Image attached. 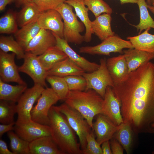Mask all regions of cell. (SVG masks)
Returning a JSON list of instances; mask_svg holds the SVG:
<instances>
[{
    "mask_svg": "<svg viewBox=\"0 0 154 154\" xmlns=\"http://www.w3.org/2000/svg\"><path fill=\"white\" fill-rule=\"evenodd\" d=\"M112 88L120 103L123 122L136 133H154V63L144 64Z\"/></svg>",
    "mask_w": 154,
    "mask_h": 154,
    "instance_id": "cell-1",
    "label": "cell"
},
{
    "mask_svg": "<svg viewBox=\"0 0 154 154\" xmlns=\"http://www.w3.org/2000/svg\"><path fill=\"white\" fill-rule=\"evenodd\" d=\"M50 136L64 154H81L82 151L75 132L66 116L53 105L48 113Z\"/></svg>",
    "mask_w": 154,
    "mask_h": 154,
    "instance_id": "cell-2",
    "label": "cell"
},
{
    "mask_svg": "<svg viewBox=\"0 0 154 154\" xmlns=\"http://www.w3.org/2000/svg\"><path fill=\"white\" fill-rule=\"evenodd\" d=\"M103 98L95 91H69L65 103L80 113L92 129L94 117L102 114Z\"/></svg>",
    "mask_w": 154,
    "mask_h": 154,
    "instance_id": "cell-3",
    "label": "cell"
},
{
    "mask_svg": "<svg viewBox=\"0 0 154 154\" xmlns=\"http://www.w3.org/2000/svg\"><path fill=\"white\" fill-rule=\"evenodd\" d=\"M73 7L63 2L55 9L62 16L64 23V38L68 42L79 44L84 41V36L80 33L85 28L83 23L79 21L73 11Z\"/></svg>",
    "mask_w": 154,
    "mask_h": 154,
    "instance_id": "cell-4",
    "label": "cell"
},
{
    "mask_svg": "<svg viewBox=\"0 0 154 154\" xmlns=\"http://www.w3.org/2000/svg\"><path fill=\"white\" fill-rule=\"evenodd\" d=\"M106 60L101 58L100 66L96 70L91 72H85L83 76L86 82L84 91L92 89L104 98L107 87L113 88L114 84L106 66Z\"/></svg>",
    "mask_w": 154,
    "mask_h": 154,
    "instance_id": "cell-5",
    "label": "cell"
},
{
    "mask_svg": "<svg viewBox=\"0 0 154 154\" xmlns=\"http://www.w3.org/2000/svg\"><path fill=\"white\" fill-rule=\"evenodd\" d=\"M44 88L40 85L34 84L32 87L27 89L22 94L16 104L18 116L15 124L26 123L32 120L31 113L33 105L38 100Z\"/></svg>",
    "mask_w": 154,
    "mask_h": 154,
    "instance_id": "cell-6",
    "label": "cell"
},
{
    "mask_svg": "<svg viewBox=\"0 0 154 154\" xmlns=\"http://www.w3.org/2000/svg\"><path fill=\"white\" fill-rule=\"evenodd\" d=\"M56 106L66 116L70 125L78 137L82 151L84 150L87 144V135L92 129L88 121L80 113L65 103Z\"/></svg>",
    "mask_w": 154,
    "mask_h": 154,
    "instance_id": "cell-7",
    "label": "cell"
},
{
    "mask_svg": "<svg viewBox=\"0 0 154 154\" xmlns=\"http://www.w3.org/2000/svg\"><path fill=\"white\" fill-rule=\"evenodd\" d=\"M125 48H134L129 40L123 39L115 35L106 38L96 45L81 47L79 48V52L81 53L92 55L109 56L112 52L123 53V50Z\"/></svg>",
    "mask_w": 154,
    "mask_h": 154,
    "instance_id": "cell-8",
    "label": "cell"
},
{
    "mask_svg": "<svg viewBox=\"0 0 154 154\" xmlns=\"http://www.w3.org/2000/svg\"><path fill=\"white\" fill-rule=\"evenodd\" d=\"M60 99L51 88L46 87L38 100L37 104L31 112L32 120L39 123L49 125V111Z\"/></svg>",
    "mask_w": 154,
    "mask_h": 154,
    "instance_id": "cell-9",
    "label": "cell"
},
{
    "mask_svg": "<svg viewBox=\"0 0 154 154\" xmlns=\"http://www.w3.org/2000/svg\"><path fill=\"white\" fill-rule=\"evenodd\" d=\"M23 64L18 67L19 72L29 76L33 80L34 84L47 87L46 82L48 71L40 62L38 56L30 52H25Z\"/></svg>",
    "mask_w": 154,
    "mask_h": 154,
    "instance_id": "cell-10",
    "label": "cell"
},
{
    "mask_svg": "<svg viewBox=\"0 0 154 154\" xmlns=\"http://www.w3.org/2000/svg\"><path fill=\"white\" fill-rule=\"evenodd\" d=\"M15 54L5 52L0 50V76L5 82H14L18 84H27L19 73L15 62Z\"/></svg>",
    "mask_w": 154,
    "mask_h": 154,
    "instance_id": "cell-11",
    "label": "cell"
},
{
    "mask_svg": "<svg viewBox=\"0 0 154 154\" xmlns=\"http://www.w3.org/2000/svg\"><path fill=\"white\" fill-rule=\"evenodd\" d=\"M14 130L20 137L29 142L44 136H50L49 125L32 120L26 123L15 124Z\"/></svg>",
    "mask_w": 154,
    "mask_h": 154,
    "instance_id": "cell-12",
    "label": "cell"
},
{
    "mask_svg": "<svg viewBox=\"0 0 154 154\" xmlns=\"http://www.w3.org/2000/svg\"><path fill=\"white\" fill-rule=\"evenodd\" d=\"M103 99L102 114L116 125H119L123 122L121 105L111 87H107Z\"/></svg>",
    "mask_w": 154,
    "mask_h": 154,
    "instance_id": "cell-13",
    "label": "cell"
},
{
    "mask_svg": "<svg viewBox=\"0 0 154 154\" xmlns=\"http://www.w3.org/2000/svg\"><path fill=\"white\" fill-rule=\"evenodd\" d=\"M60 13L52 9L42 12L37 22L41 29L51 31L64 38V23Z\"/></svg>",
    "mask_w": 154,
    "mask_h": 154,
    "instance_id": "cell-14",
    "label": "cell"
},
{
    "mask_svg": "<svg viewBox=\"0 0 154 154\" xmlns=\"http://www.w3.org/2000/svg\"><path fill=\"white\" fill-rule=\"evenodd\" d=\"M55 37L50 30L41 29L30 42L25 51L37 56L40 55L51 47L56 45Z\"/></svg>",
    "mask_w": 154,
    "mask_h": 154,
    "instance_id": "cell-15",
    "label": "cell"
},
{
    "mask_svg": "<svg viewBox=\"0 0 154 154\" xmlns=\"http://www.w3.org/2000/svg\"><path fill=\"white\" fill-rule=\"evenodd\" d=\"M56 41V46L64 52L68 57L85 72H91L97 70L100 66L95 62H92L78 54L71 48L64 38H61L52 32Z\"/></svg>",
    "mask_w": 154,
    "mask_h": 154,
    "instance_id": "cell-16",
    "label": "cell"
},
{
    "mask_svg": "<svg viewBox=\"0 0 154 154\" xmlns=\"http://www.w3.org/2000/svg\"><path fill=\"white\" fill-rule=\"evenodd\" d=\"M93 123L92 129L95 133L96 140L101 145L104 142L112 139L119 127L107 116L102 114L97 115Z\"/></svg>",
    "mask_w": 154,
    "mask_h": 154,
    "instance_id": "cell-17",
    "label": "cell"
},
{
    "mask_svg": "<svg viewBox=\"0 0 154 154\" xmlns=\"http://www.w3.org/2000/svg\"><path fill=\"white\" fill-rule=\"evenodd\" d=\"M106 62L114 85L121 83L126 80L129 73L123 54L109 58L106 60Z\"/></svg>",
    "mask_w": 154,
    "mask_h": 154,
    "instance_id": "cell-18",
    "label": "cell"
},
{
    "mask_svg": "<svg viewBox=\"0 0 154 154\" xmlns=\"http://www.w3.org/2000/svg\"><path fill=\"white\" fill-rule=\"evenodd\" d=\"M29 148L30 154H64L51 136H44L30 142Z\"/></svg>",
    "mask_w": 154,
    "mask_h": 154,
    "instance_id": "cell-19",
    "label": "cell"
},
{
    "mask_svg": "<svg viewBox=\"0 0 154 154\" xmlns=\"http://www.w3.org/2000/svg\"><path fill=\"white\" fill-rule=\"evenodd\" d=\"M123 53L128 66L129 73L154 59V53L134 48L123 50Z\"/></svg>",
    "mask_w": 154,
    "mask_h": 154,
    "instance_id": "cell-20",
    "label": "cell"
},
{
    "mask_svg": "<svg viewBox=\"0 0 154 154\" xmlns=\"http://www.w3.org/2000/svg\"><path fill=\"white\" fill-rule=\"evenodd\" d=\"M64 2L74 8L76 16L85 27L84 41L87 42H90L93 33L91 27L92 21L88 16L89 10L86 7L84 0H66Z\"/></svg>",
    "mask_w": 154,
    "mask_h": 154,
    "instance_id": "cell-21",
    "label": "cell"
},
{
    "mask_svg": "<svg viewBox=\"0 0 154 154\" xmlns=\"http://www.w3.org/2000/svg\"><path fill=\"white\" fill-rule=\"evenodd\" d=\"M85 71L69 58L56 64L48 71V75L65 77L72 75H83Z\"/></svg>",
    "mask_w": 154,
    "mask_h": 154,
    "instance_id": "cell-22",
    "label": "cell"
},
{
    "mask_svg": "<svg viewBox=\"0 0 154 154\" xmlns=\"http://www.w3.org/2000/svg\"><path fill=\"white\" fill-rule=\"evenodd\" d=\"M92 21L91 27L93 33L102 41L115 35L112 29L111 14L104 13L95 17Z\"/></svg>",
    "mask_w": 154,
    "mask_h": 154,
    "instance_id": "cell-23",
    "label": "cell"
},
{
    "mask_svg": "<svg viewBox=\"0 0 154 154\" xmlns=\"http://www.w3.org/2000/svg\"><path fill=\"white\" fill-rule=\"evenodd\" d=\"M151 29H147L138 35L128 37L127 38L131 43L134 48L154 54V34L149 33Z\"/></svg>",
    "mask_w": 154,
    "mask_h": 154,
    "instance_id": "cell-24",
    "label": "cell"
},
{
    "mask_svg": "<svg viewBox=\"0 0 154 154\" xmlns=\"http://www.w3.org/2000/svg\"><path fill=\"white\" fill-rule=\"evenodd\" d=\"M42 12L32 2L24 4L22 9L17 14L18 26L21 28L37 21Z\"/></svg>",
    "mask_w": 154,
    "mask_h": 154,
    "instance_id": "cell-25",
    "label": "cell"
},
{
    "mask_svg": "<svg viewBox=\"0 0 154 154\" xmlns=\"http://www.w3.org/2000/svg\"><path fill=\"white\" fill-rule=\"evenodd\" d=\"M68 57L64 52L56 46L50 47L43 54L38 56L40 62L47 71L57 63Z\"/></svg>",
    "mask_w": 154,
    "mask_h": 154,
    "instance_id": "cell-26",
    "label": "cell"
},
{
    "mask_svg": "<svg viewBox=\"0 0 154 154\" xmlns=\"http://www.w3.org/2000/svg\"><path fill=\"white\" fill-rule=\"evenodd\" d=\"M27 89V84L12 85L0 79V99L16 103Z\"/></svg>",
    "mask_w": 154,
    "mask_h": 154,
    "instance_id": "cell-27",
    "label": "cell"
},
{
    "mask_svg": "<svg viewBox=\"0 0 154 154\" xmlns=\"http://www.w3.org/2000/svg\"><path fill=\"white\" fill-rule=\"evenodd\" d=\"M40 29L37 21L35 22L18 29L14 34L16 40L25 50L30 42Z\"/></svg>",
    "mask_w": 154,
    "mask_h": 154,
    "instance_id": "cell-28",
    "label": "cell"
},
{
    "mask_svg": "<svg viewBox=\"0 0 154 154\" xmlns=\"http://www.w3.org/2000/svg\"><path fill=\"white\" fill-rule=\"evenodd\" d=\"M133 132L129 124L123 122L119 125L118 128L113 137L120 143L127 154L130 153L131 151Z\"/></svg>",
    "mask_w": 154,
    "mask_h": 154,
    "instance_id": "cell-29",
    "label": "cell"
},
{
    "mask_svg": "<svg viewBox=\"0 0 154 154\" xmlns=\"http://www.w3.org/2000/svg\"><path fill=\"white\" fill-rule=\"evenodd\" d=\"M0 49L5 52L14 53L19 59H23L25 55V50L12 36H0Z\"/></svg>",
    "mask_w": 154,
    "mask_h": 154,
    "instance_id": "cell-30",
    "label": "cell"
},
{
    "mask_svg": "<svg viewBox=\"0 0 154 154\" xmlns=\"http://www.w3.org/2000/svg\"><path fill=\"white\" fill-rule=\"evenodd\" d=\"M137 4L139 7L140 15L139 23L137 25H133L139 31V34L143 30L147 29H154V21L149 14L147 8V3L145 0H137Z\"/></svg>",
    "mask_w": 154,
    "mask_h": 154,
    "instance_id": "cell-31",
    "label": "cell"
},
{
    "mask_svg": "<svg viewBox=\"0 0 154 154\" xmlns=\"http://www.w3.org/2000/svg\"><path fill=\"white\" fill-rule=\"evenodd\" d=\"M17 13L11 10L7 12L0 18V34H15L18 30Z\"/></svg>",
    "mask_w": 154,
    "mask_h": 154,
    "instance_id": "cell-32",
    "label": "cell"
},
{
    "mask_svg": "<svg viewBox=\"0 0 154 154\" xmlns=\"http://www.w3.org/2000/svg\"><path fill=\"white\" fill-rule=\"evenodd\" d=\"M46 80L50 84L51 88L58 96L60 100H64L69 90L64 77L48 75Z\"/></svg>",
    "mask_w": 154,
    "mask_h": 154,
    "instance_id": "cell-33",
    "label": "cell"
},
{
    "mask_svg": "<svg viewBox=\"0 0 154 154\" xmlns=\"http://www.w3.org/2000/svg\"><path fill=\"white\" fill-rule=\"evenodd\" d=\"M17 113L16 103L0 100V122L2 124H8L15 122L14 117Z\"/></svg>",
    "mask_w": 154,
    "mask_h": 154,
    "instance_id": "cell-34",
    "label": "cell"
},
{
    "mask_svg": "<svg viewBox=\"0 0 154 154\" xmlns=\"http://www.w3.org/2000/svg\"><path fill=\"white\" fill-rule=\"evenodd\" d=\"M7 135L10 141L11 151L14 154H30V142L22 139L11 131L8 132Z\"/></svg>",
    "mask_w": 154,
    "mask_h": 154,
    "instance_id": "cell-35",
    "label": "cell"
},
{
    "mask_svg": "<svg viewBox=\"0 0 154 154\" xmlns=\"http://www.w3.org/2000/svg\"><path fill=\"white\" fill-rule=\"evenodd\" d=\"M84 4L89 10L91 11L95 17L102 13L111 14L112 9L103 0H84Z\"/></svg>",
    "mask_w": 154,
    "mask_h": 154,
    "instance_id": "cell-36",
    "label": "cell"
},
{
    "mask_svg": "<svg viewBox=\"0 0 154 154\" xmlns=\"http://www.w3.org/2000/svg\"><path fill=\"white\" fill-rule=\"evenodd\" d=\"M94 130L92 129L86 136L87 144L85 148L82 150L83 154H102L100 145L95 139Z\"/></svg>",
    "mask_w": 154,
    "mask_h": 154,
    "instance_id": "cell-37",
    "label": "cell"
},
{
    "mask_svg": "<svg viewBox=\"0 0 154 154\" xmlns=\"http://www.w3.org/2000/svg\"><path fill=\"white\" fill-rule=\"evenodd\" d=\"M69 91H83L85 90L86 82L82 75H72L64 77Z\"/></svg>",
    "mask_w": 154,
    "mask_h": 154,
    "instance_id": "cell-38",
    "label": "cell"
},
{
    "mask_svg": "<svg viewBox=\"0 0 154 154\" xmlns=\"http://www.w3.org/2000/svg\"><path fill=\"white\" fill-rule=\"evenodd\" d=\"M66 0H32V2L42 12L54 9Z\"/></svg>",
    "mask_w": 154,
    "mask_h": 154,
    "instance_id": "cell-39",
    "label": "cell"
},
{
    "mask_svg": "<svg viewBox=\"0 0 154 154\" xmlns=\"http://www.w3.org/2000/svg\"><path fill=\"white\" fill-rule=\"evenodd\" d=\"M112 151L113 154H123L124 149L120 143L115 138L113 137L110 142Z\"/></svg>",
    "mask_w": 154,
    "mask_h": 154,
    "instance_id": "cell-40",
    "label": "cell"
},
{
    "mask_svg": "<svg viewBox=\"0 0 154 154\" xmlns=\"http://www.w3.org/2000/svg\"><path fill=\"white\" fill-rule=\"evenodd\" d=\"M15 122L8 124H0V137H1L3 135L7 132L14 130L13 125Z\"/></svg>",
    "mask_w": 154,
    "mask_h": 154,
    "instance_id": "cell-41",
    "label": "cell"
},
{
    "mask_svg": "<svg viewBox=\"0 0 154 154\" xmlns=\"http://www.w3.org/2000/svg\"><path fill=\"white\" fill-rule=\"evenodd\" d=\"M0 154H14L8 149L6 143L1 139H0Z\"/></svg>",
    "mask_w": 154,
    "mask_h": 154,
    "instance_id": "cell-42",
    "label": "cell"
},
{
    "mask_svg": "<svg viewBox=\"0 0 154 154\" xmlns=\"http://www.w3.org/2000/svg\"><path fill=\"white\" fill-rule=\"evenodd\" d=\"M102 154H112L109 141H105L102 144Z\"/></svg>",
    "mask_w": 154,
    "mask_h": 154,
    "instance_id": "cell-43",
    "label": "cell"
},
{
    "mask_svg": "<svg viewBox=\"0 0 154 154\" xmlns=\"http://www.w3.org/2000/svg\"><path fill=\"white\" fill-rule=\"evenodd\" d=\"M13 0H0V11H2L5 8L7 5Z\"/></svg>",
    "mask_w": 154,
    "mask_h": 154,
    "instance_id": "cell-44",
    "label": "cell"
},
{
    "mask_svg": "<svg viewBox=\"0 0 154 154\" xmlns=\"http://www.w3.org/2000/svg\"><path fill=\"white\" fill-rule=\"evenodd\" d=\"M121 4L127 3H137V0H119Z\"/></svg>",
    "mask_w": 154,
    "mask_h": 154,
    "instance_id": "cell-45",
    "label": "cell"
},
{
    "mask_svg": "<svg viewBox=\"0 0 154 154\" xmlns=\"http://www.w3.org/2000/svg\"><path fill=\"white\" fill-rule=\"evenodd\" d=\"M147 6L148 9L154 15V6L148 4Z\"/></svg>",
    "mask_w": 154,
    "mask_h": 154,
    "instance_id": "cell-46",
    "label": "cell"
},
{
    "mask_svg": "<svg viewBox=\"0 0 154 154\" xmlns=\"http://www.w3.org/2000/svg\"><path fill=\"white\" fill-rule=\"evenodd\" d=\"M24 4L32 2V0H18Z\"/></svg>",
    "mask_w": 154,
    "mask_h": 154,
    "instance_id": "cell-47",
    "label": "cell"
},
{
    "mask_svg": "<svg viewBox=\"0 0 154 154\" xmlns=\"http://www.w3.org/2000/svg\"><path fill=\"white\" fill-rule=\"evenodd\" d=\"M150 1L151 5L154 6V0H150Z\"/></svg>",
    "mask_w": 154,
    "mask_h": 154,
    "instance_id": "cell-48",
    "label": "cell"
},
{
    "mask_svg": "<svg viewBox=\"0 0 154 154\" xmlns=\"http://www.w3.org/2000/svg\"><path fill=\"white\" fill-rule=\"evenodd\" d=\"M147 2L148 5H151L150 0H147Z\"/></svg>",
    "mask_w": 154,
    "mask_h": 154,
    "instance_id": "cell-49",
    "label": "cell"
}]
</instances>
